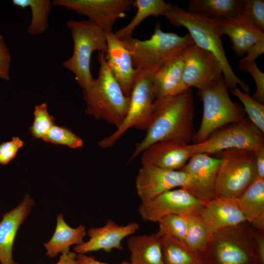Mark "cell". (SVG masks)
I'll return each mask as SVG.
<instances>
[{
    "mask_svg": "<svg viewBox=\"0 0 264 264\" xmlns=\"http://www.w3.org/2000/svg\"><path fill=\"white\" fill-rule=\"evenodd\" d=\"M194 115V99L191 88L176 95L155 99L145 136L137 144L129 162L149 146L159 141L176 140L187 144L193 141L196 133Z\"/></svg>",
    "mask_w": 264,
    "mask_h": 264,
    "instance_id": "6da1fadb",
    "label": "cell"
},
{
    "mask_svg": "<svg viewBox=\"0 0 264 264\" xmlns=\"http://www.w3.org/2000/svg\"><path fill=\"white\" fill-rule=\"evenodd\" d=\"M163 16L173 26L186 28L195 44L215 57L228 89L231 90L240 85L243 91L249 94V87L236 75L229 63L224 49L222 35L215 19L174 5Z\"/></svg>",
    "mask_w": 264,
    "mask_h": 264,
    "instance_id": "7a4b0ae2",
    "label": "cell"
},
{
    "mask_svg": "<svg viewBox=\"0 0 264 264\" xmlns=\"http://www.w3.org/2000/svg\"><path fill=\"white\" fill-rule=\"evenodd\" d=\"M98 59L100 64L98 77L88 90L83 91L87 104L85 113L96 120H104L117 129L127 114L130 96L125 95L111 73L105 53L99 52Z\"/></svg>",
    "mask_w": 264,
    "mask_h": 264,
    "instance_id": "3957f363",
    "label": "cell"
},
{
    "mask_svg": "<svg viewBox=\"0 0 264 264\" xmlns=\"http://www.w3.org/2000/svg\"><path fill=\"white\" fill-rule=\"evenodd\" d=\"M199 256L203 264H261L254 230L247 221L213 233L206 249Z\"/></svg>",
    "mask_w": 264,
    "mask_h": 264,
    "instance_id": "277c9868",
    "label": "cell"
},
{
    "mask_svg": "<svg viewBox=\"0 0 264 264\" xmlns=\"http://www.w3.org/2000/svg\"><path fill=\"white\" fill-rule=\"evenodd\" d=\"M121 40L131 54L136 69L154 72L194 44L189 33L181 36L175 33L163 31L159 22L148 40H141L132 36Z\"/></svg>",
    "mask_w": 264,
    "mask_h": 264,
    "instance_id": "5b68a950",
    "label": "cell"
},
{
    "mask_svg": "<svg viewBox=\"0 0 264 264\" xmlns=\"http://www.w3.org/2000/svg\"><path fill=\"white\" fill-rule=\"evenodd\" d=\"M66 25L73 43L71 56L63 66L74 75L83 91L92 85L94 78L90 71V60L95 51L106 53L107 43L105 32L89 20H70Z\"/></svg>",
    "mask_w": 264,
    "mask_h": 264,
    "instance_id": "8992f818",
    "label": "cell"
},
{
    "mask_svg": "<svg viewBox=\"0 0 264 264\" xmlns=\"http://www.w3.org/2000/svg\"><path fill=\"white\" fill-rule=\"evenodd\" d=\"M228 89L222 75L198 90L203 103V114L193 144L201 143L219 129L246 117L241 106L230 98Z\"/></svg>",
    "mask_w": 264,
    "mask_h": 264,
    "instance_id": "52a82bcc",
    "label": "cell"
},
{
    "mask_svg": "<svg viewBox=\"0 0 264 264\" xmlns=\"http://www.w3.org/2000/svg\"><path fill=\"white\" fill-rule=\"evenodd\" d=\"M213 155L221 160L216 184L217 198L236 199L258 177L254 151L228 150Z\"/></svg>",
    "mask_w": 264,
    "mask_h": 264,
    "instance_id": "ba28073f",
    "label": "cell"
},
{
    "mask_svg": "<svg viewBox=\"0 0 264 264\" xmlns=\"http://www.w3.org/2000/svg\"><path fill=\"white\" fill-rule=\"evenodd\" d=\"M154 73L150 70H137L127 114L113 133L99 142L101 148L106 149L113 146L131 128L147 129L150 123L154 99L152 85Z\"/></svg>",
    "mask_w": 264,
    "mask_h": 264,
    "instance_id": "9c48e42d",
    "label": "cell"
},
{
    "mask_svg": "<svg viewBox=\"0 0 264 264\" xmlns=\"http://www.w3.org/2000/svg\"><path fill=\"white\" fill-rule=\"evenodd\" d=\"M262 146H264V133L247 117L219 129L201 143L192 144L193 154L202 153L211 155L228 150L255 151Z\"/></svg>",
    "mask_w": 264,
    "mask_h": 264,
    "instance_id": "30bf717a",
    "label": "cell"
},
{
    "mask_svg": "<svg viewBox=\"0 0 264 264\" xmlns=\"http://www.w3.org/2000/svg\"><path fill=\"white\" fill-rule=\"evenodd\" d=\"M205 203L184 188L166 191L150 201L141 203L138 212L143 220L158 222L171 215L198 214Z\"/></svg>",
    "mask_w": 264,
    "mask_h": 264,
    "instance_id": "8fae6325",
    "label": "cell"
},
{
    "mask_svg": "<svg viewBox=\"0 0 264 264\" xmlns=\"http://www.w3.org/2000/svg\"><path fill=\"white\" fill-rule=\"evenodd\" d=\"M133 0H54L52 5L85 16L105 33L112 32L117 20L125 17Z\"/></svg>",
    "mask_w": 264,
    "mask_h": 264,
    "instance_id": "7c38bea8",
    "label": "cell"
},
{
    "mask_svg": "<svg viewBox=\"0 0 264 264\" xmlns=\"http://www.w3.org/2000/svg\"><path fill=\"white\" fill-rule=\"evenodd\" d=\"M221 160L206 154L192 155L180 170L187 176L185 188L204 203L216 198V184Z\"/></svg>",
    "mask_w": 264,
    "mask_h": 264,
    "instance_id": "4fadbf2b",
    "label": "cell"
},
{
    "mask_svg": "<svg viewBox=\"0 0 264 264\" xmlns=\"http://www.w3.org/2000/svg\"><path fill=\"white\" fill-rule=\"evenodd\" d=\"M182 55L184 61L182 79L186 88L202 89L222 76L215 57L196 44L187 47Z\"/></svg>",
    "mask_w": 264,
    "mask_h": 264,
    "instance_id": "5bb4252c",
    "label": "cell"
},
{
    "mask_svg": "<svg viewBox=\"0 0 264 264\" xmlns=\"http://www.w3.org/2000/svg\"><path fill=\"white\" fill-rule=\"evenodd\" d=\"M188 182L187 175L181 170L142 166L136 177L135 187L141 203H145L176 188H185Z\"/></svg>",
    "mask_w": 264,
    "mask_h": 264,
    "instance_id": "9a60e30c",
    "label": "cell"
},
{
    "mask_svg": "<svg viewBox=\"0 0 264 264\" xmlns=\"http://www.w3.org/2000/svg\"><path fill=\"white\" fill-rule=\"evenodd\" d=\"M139 228L136 222H130L125 225H119L112 220L99 227H92L87 232L89 240L75 245L76 254H86L90 252L103 250L107 252L112 249L122 250V241L135 233Z\"/></svg>",
    "mask_w": 264,
    "mask_h": 264,
    "instance_id": "2e32d148",
    "label": "cell"
},
{
    "mask_svg": "<svg viewBox=\"0 0 264 264\" xmlns=\"http://www.w3.org/2000/svg\"><path fill=\"white\" fill-rule=\"evenodd\" d=\"M141 154L142 166L180 170L193 155V152L192 144L168 140L152 144Z\"/></svg>",
    "mask_w": 264,
    "mask_h": 264,
    "instance_id": "e0dca14e",
    "label": "cell"
},
{
    "mask_svg": "<svg viewBox=\"0 0 264 264\" xmlns=\"http://www.w3.org/2000/svg\"><path fill=\"white\" fill-rule=\"evenodd\" d=\"M105 33L107 43L105 56L107 65L125 95L130 96L137 72L131 54L114 33Z\"/></svg>",
    "mask_w": 264,
    "mask_h": 264,
    "instance_id": "ac0fdd59",
    "label": "cell"
},
{
    "mask_svg": "<svg viewBox=\"0 0 264 264\" xmlns=\"http://www.w3.org/2000/svg\"><path fill=\"white\" fill-rule=\"evenodd\" d=\"M35 204L34 199L26 194L17 206L3 214L0 221V264H18L13 258L15 237Z\"/></svg>",
    "mask_w": 264,
    "mask_h": 264,
    "instance_id": "d6986e66",
    "label": "cell"
},
{
    "mask_svg": "<svg viewBox=\"0 0 264 264\" xmlns=\"http://www.w3.org/2000/svg\"><path fill=\"white\" fill-rule=\"evenodd\" d=\"M198 214L212 233L246 221L234 198L217 197L205 203Z\"/></svg>",
    "mask_w": 264,
    "mask_h": 264,
    "instance_id": "ffe728a7",
    "label": "cell"
},
{
    "mask_svg": "<svg viewBox=\"0 0 264 264\" xmlns=\"http://www.w3.org/2000/svg\"><path fill=\"white\" fill-rule=\"evenodd\" d=\"M216 21L221 35H226L229 38L233 50L237 56L244 55L255 43L264 40V32L242 15L216 19Z\"/></svg>",
    "mask_w": 264,
    "mask_h": 264,
    "instance_id": "44dd1931",
    "label": "cell"
},
{
    "mask_svg": "<svg viewBox=\"0 0 264 264\" xmlns=\"http://www.w3.org/2000/svg\"><path fill=\"white\" fill-rule=\"evenodd\" d=\"M182 52L154 72L152 83L154 99L176 95L188 89L182 83L184 61Z\"/></svg>",
    "mask_w": 264,
    "mask_h": 264,
    "instance_id": "7402d4cb",
    "label": "cell"
},
{
    "mask_svg": "<svg viewBox=\"0 0 264 264\" xmlns=\"http://www.w3.org/2000/svg\"><path fill=\"white\" fill-rule=\"evenodd\" d=\"M127 244L130 264H164L161 236L157 232L130 236Z\"/></svg>",
    "mask_w": 264,
    "mask_h": 264,
    "instance_id": "603a6c76",
    "label": "cell"
},
{
    "mask_svg": "<svg viewBox=\"0 0 264 264\" xmlns=\"http://www.w3.org/2000/svg\"><path fill=\"white\" fill-rule=\"evenodd\" d=\"M86 235L84 225L80 224L73 228L67 224L62 213L58 214L54 233L50 239L44 244L46 256L54 258L59 254L69 252L71 246L79 245L84 242V238Z\"/></svg>",
    "mask_w": 264,
    "mask_h": 264,
    "instance_id": "cb8c5ba5",
    "label": "cell"
},
{
    "mask_svg": "<svg viewBox=\"0 0 264 264\" xmlns=\"http://www.w3.org/2000/svg\"><path fill=\"white\" fill-rule=\"evenodd\" d=\"M188 11L211 19H223L242 15V0H189Z\"/></svg>",
    "mask_w": 264,
    "mask_h": 264,
    "instance_id": "d4e9b609",
    "label": "cell"
},
{
    "mask_svg": "<svg viewBox=\"0 0 264 264\" xmlns=\"http://www.w3.org/2000/svg\"><path fill=\"white\" fill-rule=\"evenodd\" d=\"M236 201L249 223L264 216V178L257 177Z\"/></svg>",
    "mask_w": 264,
    "mask_h": 264,
    "instance_id": "484cf974",
    "label": "cell"
},
{
    "mask_svg": "<svg viewBox=\"0 0 264 264\" xmlns=\"http://www.w3.org/2000/svg\"><path fill=\"white\" fill-rule=\"evenodd\" d=\"M170 2L163 0H135L132 6L137 9L133 19L126 26L118 29L114 34L120 40L132 37L135 28L146 18L150 16L163 15L172 7Z\"/></svg>",
    "mask_w": 264,
    "mask_h": 264,
    "instance_id": "4316f807",
    "label": "cell"
},
{
    "mask_svg": "<svg viewBox=\"0 0 264 264\" xmlns=\"http://www.w3.org/2000/svg\"><path fill=\"white\" fill-rule=\"evenodd\" d=\"M164 264H203L199 254L185 243L168 234H160Z\"/></svg>",
    "mask_w": 264,
    "mask_h": 264,
    "instance_id": "83f0119b",
    "label": "cell"
},
{
    "mask_svg": "<svg viewBox=\"0 0 264 264\" xmlns=\"http://www.w3.org/2000/svg\"><path fill=\"white\" fill-rule=\"evenodd\" d=\"M12 3L22 9L29 7L31 20L27 32L31 36L44 33L48 26V17L52 6L49 0H13Z\"/></svg>",
    "mask_w": 264,
    "mask_h": 264,
    "instance_id": "f1b7e54d",
    "label": "cell"
},
{
    "mask_svg": "<svg viewBox=\"0 0 264 264\" xmlns=\"http://www.w3.org/2000/svg\"><path fill=\"white\" fill-rule=\"evenodd\" d=\"M187 219L184 242L192 250L200 255L206 249L213 233L203 223L198 214L187 215Z\"/></svg>",
    "mask_w": 264,
    "mask_h": 264,
    "instance_id": "f546056e",
    "label": "cell"
},
{
    "mask_svg": "<svg viewBox=\"0 0 264 264\" xmlns=\"http://www.w3.org/2000/svg\"><path fill=\"white\" fill-rule=\"evenodd\" d=\"M243 106V110L249 120L264 133V105L255 100L249 94L236 88L230 90Z\"/></svg>",
    "mask_w": 264,
    "mask_h": 264,
    "instance_id": "4dcf8cb0",
    "label": "cell"
},
{
    "mask_svg": "<svg viewBox=\"0 0 264 264\" xmlns=\"http://www.w3.org/2000/svg\"><path fill=\"white\" fill-rule=\"evenodd\" d=\"M34 115V121L29 131L35 138L43 139L55 125L54 119L49 114L46 103L36 106Z\"/></svg>",
    "mask_w": 264,
    "mask_h": 264,
    "instance_id": "1f68e13d",
    "label": "cell"
},
{
    "mask_svg": "<svg viewBox=\"0 0 264 264\" xmlns=\"http://www.w3.org/2000/svg\"><path fill=\"white\" fill-rule=\"evenodd\" d=\"M158 223V233L170 235L184 242L187 229V215H169L161 219Z\"/></svg>",
    "mask_w": 264,
    "mask_h": 264,
    "instance_id": "d6a6232c",
    "label": "cell"
},
{
    "mask_svg": "<svg viewBox=\"0 0 264 264\" xmlns=\"http://www.w3.org/2000/svg\"><path fill=\"white\" fill-rule=\"evenodd\" d=\"M53 144L68 146L72 149L81 148L83 146L82 139L68 128L54 125L43 139Z\"/></svg>",
    "mask_w": 264,
    "mask_h": 264,
    "instance_id": "836d02e7",
    "label": "cell"
},
{
    "mask_svg": "<svg viewBox=\"0 0 264 264\" xmlns=\"http://www.w3.org/2000/svg\"><path fill=\"white\" fill-rule=\"evenodd\" d=\"M242 15L255 26L264 32V0H242Z\"/></svg>",
    "mask_w": 264,
    "mask_h": 264,
    "instance_id": "e575fe53",
    "label": "cell"
},
{
    "mask_svg": "<svg viewBox=\"0 0 264 264\" xmlns=\"http://www.w3.org/2000/svg\"><path fill=\"white\" fill-rule=\"evenodd\" d=\"M239 69L248 72L253 78L256 90L252 96L255 100L264 103V73L258 68L255 62L238 63Z\"/></svg>",
    "mask_w": 264,
    "mask_h": 264,
    "instance_id": "d590c367",
    "label": "cell"
},
{
    "mask_svg": "<svg viewBox=\"0 0 264 264\" xmlns=\"http://www.w3.org/2000/svg\"><path fill=\"white\" fill-rule=\"evenodd\" d=\"M23 146V142L18 137H14L0 145V164L6 165L16 156L19 150Z\"/></svg>",
    "mask_w": 264,
    "mask_h": 264,
    "instance_id": "8d00e7d4",
    "label": "cell"
},
{
    "mask_svg": "<svg viewBox=\"0 0 264 264\" xmlns=\"http://www.w3.org/2000/svg\"><path fill=\"white\" fill-rule=\"evenodd\" d=\"M11 57L10 51L0 32V78L9 80V74Z\"/></svg>",
    "mask_w": 264,
    "mask_h": 264,
    "instance_id": "74e56055",
    "label": "cell"
},
{
    "mask_svg": "<svg viewBox=\"0 0 264 264\" xmlns=\"http://www.w3.org/2000/svg\"><path fill=\"white\" fill-rule=\"evenodd\" d=\"M264 53V40L258 41L246 52L247 55L239 60L238 63L255 62V60Z\"/></svg>",
    "mask_w": 264,
    "mask_h": 264,
    "instance_id": "f35d334b",
    "label": "cell"
},
{
    "mask_svg": "<svg viewBox=\"0 0 264 264\" xmlns=\"http://www.w3.org/2000/svg\"><path fill=\"white\" fill-rule=\"evenodd\" d=\"M254 152L258 177L264 178V146L258 148Z\"/></svg>",
    "mask_w": 264,
    "mask_h": 264,
    "instance_id": "ab89813d",
    "label": "cell"
},
{
    "mask_svg": "<svg viewBox=\"0 0 264 264\" xmlns=\"http://www.w3.org/2000/svg\"><path fill=\"white\" fill-rule=\"evenodd\" d=\"M254 230L257 252L261 264H264V232Z\"/></svg>",
    "mask_w": 264,
    "mask_h": 264,
    "instance_id": "60d3db41",
    "label": "cell"
},
{
    "mask_svg": "<svg viewBox=\"0 0 264 264\" xmlns=\"http://www.w3.org/2000/svg\"><path fill=\"white\" fill-rule=\"evenodd\" d=\"M77 260L79 264H110L82 254H77ZM120 264H130V263L129 262L123 261Z\"/></svg>",
    "mask_w": 264,
    "mask_h": 264,
    "instance_id": "b9f144b4",
    "label": "cell"
},
{
    "mask_svg": "<svg viewBox=\"0 0 264 264\" xmlns=\"http://www.w3.org/2000/svg\"><path fill=\"white\" fill-rule=\"evenodd\" d=\"M55 264H79L77 260V254L69 251L61 254L59 261Z\"/></svg>",
    "mask_w": 264,
    "mask_h": 264,
    "instance_id": "7bdbcfd3",
    "label": "cell"
}]
</instances>
